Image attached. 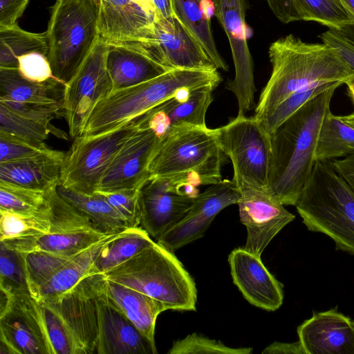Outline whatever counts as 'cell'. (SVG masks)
Masks as SVG:
<instances>
[{
  "label": "cell",
  "mask_w": 354,
  "mask_h": 354,
  "mask_svg": "<svg viewBox=\"0 0 354 354\" xmlns=\"http://www.w3.org/2000/svg\"><path fill=\"white\" fill-rule=\"evenodd\" d=\"M337 86L308 101L270 135L268 190L283 205H295L315 164L322 122Z\"/></svg>",
  "instance_id": "1"
},
{
  "label": "cell",
  "mask_w": 354,
  "mask_h": 354,
  "mask_svg": "<svg viewBox=\"0 0 354 354\" xmlns=\"http://www.w3.org/2000/svg\"><path fill=\"white\" fill-rule=\"evenodd\" d=\"M268 55L272 73L260 94L255 118L295 92L322 82L344 84L354 73L332 46L306 42L292 34L272 42Z\"/></svg>",
  "instance_id": "2"
},
{
  "label": "cell",
  "mask_w": 354,
  "mask_h": 354,
  "mask_svg": "<svg viewBox=\"0 0 354 354\" xmlns=\"http://www.w3.org/2000/svg\"><path fill=\"white\" fill-rule=\"evenodd\" d=\"M217 69H171L147 82L113 91L93 109L81 136L124 126L182 91L216 88L222 80Z\"/></svg>",
  "instance_id": "3"
},
{
  "label": "cell",
  "mask_w": 354,
  "mask_h": 354,
  "mask_svg": "<svg viewBox=\"0 0 354 354\" xmlns=\"http://www.w3.org/2000/svg\"><path fill=\"white\" fill-rule=\"evenodd\" d=\"M295 206L308 230L354 255V192L330 161L315 162Z\"/></svg>",
  "instance_id": "4"
},
{
  "label": "cell",
  "mask_w": 354,
  "mask_h": 354,
  "mask_svg": "<svg viewBox=\"0 0 354 354\" xmlns=\"http://www.w3.org/2000/svg\"><path fill=\"white\" fill-rule=\"evenodd\" d=\"M102 274L158 300L167 310H196L194 281L174 252L155 241Z\"/></svg>",
  "instance_id": "5"
},
{
  "label": "cell",
  "mask_w": 354,
  "mask_h": 354,
  "mask_svg": "<svg viewBox=\"0 0 354 354\" xmlns=\"http://www.w3.org/2000/svg\"><path fill=\"white\" fill-rule=\"evenodd\" d=\"M223 154L215 129L187 127L164 139L150 165L149 178H163L198 187L222 180Z\"/></svg>",
  "instance_id": "6"
},
{
  "label": "cell",
  "mask_w": 354,
  "mask_h": 354,
  "mask_svg": "<svg viewBox=\"0 0 354 354\" xmlns=\"http://www.w3.org/2000/svg\"><path fill=\"white\" fill-rule=\"evenodd\" d=\"M98 3L56 0L46 30L47 57L55 77L65 84L79 70L99 37Z\"/></svg>",
  "instance_id": "7"
},
{
  "label": "cell",
  "mask_w": 354,
  "mask_h": 354,
  "mask_svg": "<svg viewBox=\"0 0 354 354\" xmlns=\"http://www.w3.org/2000/svg\"><path fill=\"white\" fill-rule=\"evenodd\" d=\"M50 226L46 234L0 241L19 254L44 251L73 256L111 235L100 231L81 212L64 199L57 187L47 191Z\"/></svg>",
  "instance_id": "8"
},
{
  "label": "cell",
  "mask_w": 354,
  "mask_h": 354,
  "mask_svg": "<svg viewBox=\"0 0 354 354\" xmlns=\"http://www.w3.org/2000/svg\"><path fill=\"white\" fill-rule=\"evenodd\" d=\"M138 129L133 120L103 133L75 138L65 153L60 185L82 193H93L115 156Z\"/></svg>",
  "instance_id": "9"
},
{
  "label": "cell",
  "mask_w": 354,
  "mask_h": 354,
  "mask_svg": "<svg viewBox=\"0 0 354 354\" xmlns=\"http://www.w3.org/2000/svg\"><path fill=\"white\" fill-rule=\"evenodd\" d=\"M216 131L222 152L232 162V180L268 189L271 158L270 135L254 116L237 115Z\"/></svg>",
  "instance_id": "10"
},
{
  "label": "cell",
  "mask_w": 354,
  "mask_h": 354,
  "mask_svg": "<svg viewBox=\"0 0 354 354\" xmlns=\"http://www.w3.org/2000/svg\"><path fill=\"white\" fill-rule=\"evenodd\" d=\"M107 50L108 42L99 36L79 70L65 84L62 108L73 139L82 135L95 106L112 93Z\"/></svg>",
  "instance_id": "11"
},
{
  "label": "cell",
  "mask_w": 354,
  "mask_h": 354,
  "mask_svg": "<svg viewBox=\"0 0 354 354\" xmlns=\"http://www.w3.org/2000/svg\"><path fill=\"white\" fill-rule=\"evenodd\" d=\"M102 274L88 275L69 290L42 301L59 314L70 335L73 354H96L97 344V295Z\"/></svg>",
  "instance_id": "12"
},
{
  "label": "cell",
  "mask_w": 354,
  "mask_h": 354,
  "mask_svg": "<svg viewBox=\"0 0 354 354\" xmlns=\"http://www.w3.org/2000/svg\"><path fill=\"white\" fill-rule=\"evenodd\" d=\"M212 2L214 13L227 37L235 68V77L227 82L226 88L237 99V115H245L254 106L256 91L253 61L246 35V0H213Z\"/></svg>",
  "instance_id": "13"
},
{
  "label": "cell",
  "mask_w": 354,
  "mask_h": 354,
  "mask_svg": "<svg viewBox=\"0 0 354 354\" xmlns=\"http://www.w3.org/2000/svg\"><path fill=\"white\" fill-rule=\"evenodd\" d=\"M198 194L191 184L149 178L140 190V225L157 240L186 215Z\"/></svg>",
  "instance_id": "14"
},
{
  "label": "cell",
  "mask_w": 354,
  "mask_h": 354,
  "mask_svg": "<svg viewBox=\"0 0 354 354\" xmlns=\"http://www.w3.org/2000/svg\"><path fill=\"white\" fill-rule=\"evenodd\" d=\"M240 193L238 201L241 222L246 227L245 249L260 256L274 236L295 216L267 189L243 181L234 182Z\"/></svg>",
  "instance_id": "15"
},
{
  "label": "cell",
  "mask_w": 354,
  "mask_h": 354,
  "mask_svg": "<svg viewBox=\"0 0 354 354\" xmlns=\"http://www.w3.org/2000/svg\"><path fill=\"white\" fill-rule=\"evenodd\" d=\"M239 191L232 180H222L198 194L186 215L162 234L156 243L174 252L202 237L216 216L223 209L237 204Z\"/></svg>",
  "instance_id": "16"
},
{
  "label": "cell",
  "mask_w": 354,
  "mask_h": 354,
  "mask_svg": "<svg viewBox=\"0 0 354 354\" xmlns=\"http://www.w3.org/2000/svg\"><path fill=\"white\" fill-rule=\"evenodd\" d=\"M214 86L184 90L134 120L139 129L153 131L160 140L187 127H207L205 115Z\"/></svg>",
  "instance_id": "17"
},
{
  "label": "cell",
  "mask_w": 354,
  "mask_h": 354,
  "mask_svg": "<svg viewBox=\"0 0 354 354\" xmlns=\"http://www.w3.org/2000/svg\"><path fill=\"white\" fill-rule=\"evenodd\" d=\"M160 142L153 131L138 129L115 156L95 191L140 189Z\"/></svg>",
  "instance_id": "18"
},
{
  "label": "cell",
  "mask_w": 354,
  "mask_h": 354,
  "mask_svg": "<svg viewBox=\"0 0 354 354\" xmlns=\"http://www.w3.org/2000/svg\"><path fill=\"white\" fill-rule=\"evenodd\" d=\"M146 46L170 69L216 68L201 44L175 16H154L152 38Z\"/></svg>",
  "instance_id": "19"
},
{
  "label": "cell",
  "mask_w": 354,
  "mask_h": 354,
  "mask_svg": "<svg viewBox=\"0 0 354 354\" xmlns=\"http://www.w3.org/2000/svg\"><path fill=\"white\" fill-rule=\"evenodd\" d=\"M8 304L26 322L44 354H73L68 330L50 305L34 299L28 291L11 293L1 290V307Z\"/></svg>",
  "instance_id": "20"
},
{
  "label": "cell",
  "mask_w": 354,
  "mask_h": 354,
  "mask_svg": "<svg viewBox=\"0 0 354 354\" xmlns=\"http://www.w3.org/2000/svg\"><path fill=\"white\" fill-rule=\"evenodd\" d=\"M105 278L97 298L96 354H156L155 343L146 337L109 300Z\"/></svg>",
  "instance_id": "21"
},
{
  "label": "cell",
  "mask_w": 354,
  "mask_h": 354,
  "mask_svg": "<svg viewBox=\"0 0 354 354\" xmlns=\"http://www.w3.org/2000/svg\"><path fill=\"white\" fill-rule=\"evenodd\" d=\"M228 261L234 283L246 300L268 311L281 307L283 285L266 268L260 256L239 248L231 252Z\"/></svg>",
  "instance_id": "22"
},
{
  "label": "cell",
  "mask_w": 354,
  "mask_h": 354,
  "mask_svg": "<svg viewBox=\"0 0 354 354\" xmlns=\"http://www.w3.org/2000/svg\"><path fill=\"white\" fill-rule=\"evenodd\" d=\"M153 17L133 0H99V36L108 43L148 44Z\"/></svg>",
  "instance_id": "23"
},
{
  "label": "cell",
  "mask_w": 354,
  "mask_h": 354,
  "mask_svg": "<svg viewBox=\"0 0 354 354\" xmlns=\"http://www.w3.org/2000/svg\"><path fill=\"white\" fill-rule=\"evenodd\" d=\"M297 334L305 354H354V320L335 309L313 313Z\"/></svg>",
  "instance_id": "24"
},
{
  "label": "cell",
  "mask_w": 354,
  "mask_h": 354,
  "mask_svg": "<svg viewBox=\"0 0 354 354\" xmlns=\"http://www.w3.org/2000/svg\"><path fill=\"white\" fill-rule=\"evenodd\" d=\"M106 67L112 92L142 84L171 70L141 43H108Z\"/></svg>",
  "instance_id": "25"
},
{
  "label": "cell",
  "mask_w": 354,
  "mask_h": 354,
  "mask_svg": "<svg viewBox=\"0 0 354 354\" xmlns=\"http://www.w3.org/2000/svg\"><path fill=\"white\" fill-rule=\"evenodd\" d=\"M64 156V152L53 149L34 158L0 162V180L46 192L60 184Z\"/></svg>",
  "instance_id": "26"
},
{
  "label": "cell",
  "mask_w": 354,
  "mask_h": 354,
  "mask_svg": "<svg viewBox=\"0 0 354 354\" xmlns=\"http://www.w3.org/2000/svg\"><path fill=\"white\" fill-rule=\"evenodd\" d=\"M104 292L112 304L137 329L155 343L156 319L160 313L167 310L165 306L144 293L106 278Z\"/></svg>",
  "instance_id": "27"
},
{
  "label": "cell",
  "mask_w": 354,
  "mask_h": 354,
  "mask_svg": "<svg viewBox=\"0 0 354 354\" xmlns=\"http://www.w3.org/2000/svg\"><path fill=\"white\" fill-rule=\"evenodd\" d=\"M124 231L111 234L73 257L30 295L38 301H46L73 288L82 279L92 274L93 266L102 248Z\"/></svg>",
  "instance_id": "28"
},
{
  "label": "cell",
  "mask_w": 354,
  "mask_h": 354,
  "mask_svg": "<svg viewBox=\"0 0 354 354\" xmlns=\"http://www.w3.org/2000/svg\"><path fill=\"white\" fill-rule=\"evenodd\" d=\"M65 84L57 78L37 82L17 68H0V99L43 104H62Z\"/></svg>",
  "instance_id": "29"
},
{
  "label": "cell",
  "mask_w": 354,
  "mask_h": 354,
  "mask_svg": "<svg viewBox=\"0 0 354 354\" xmlns=\"http://www.w3.org/2000/svg\"><path fill=\"white\" fill-rule=\"evenodd\" d=\"M205 0H172L174 16L203 47L214 65L228 71V65L219 53L212 30Z\"/></svg>",
  "instance_id": "30"
},
{
  "label": "cell",
  "mask_w": 354,
  "mask_h": 354,
  "mask_svg": "<svg viewBox=\"0 0 354 354\" xmlns=\"http://www.w3.org/2000/svg\"><path fill=\"white\" fill-rule=\"evenodd\" d=\"M57 192L104 234H113L130 228L124 218L98 192L82 193L60 184Z\"/></svg>",
  "instance_id": "31"
},
{
  "label": "cell",
  "mask_w": 354,
  "mask_h": 354,
  "mask_svg": "<svg viewBox=\"0 0 354 354\" xmlns=\"http://www.w3.org/2000/svg\"><path fill=\"white\" fill-rule=\"evenodd\" d=\"M0 343L1 354H44L26 322L8 304L1 308Z\"/></svg>",
  "instance_id": "32"
},
{
  "label": "cell",
  "mask_w": 354,
  "mask_h": 354,
  "mask_svg": "<svg viewBox=\"0 0 354 354\" xmlns=\"http://www.w3.org/2000/svg\"><path fill=\"white\" fill-rule=\"evenodd\" d=\"M354 153V128L330 111L325 115L319 132L315 162H327Z\"/></svg>",
  "instance_id": "33"
},
{
  "label": "cell",
  "mask_w": 354,
  "mask_h": 354,
  "mask_svg": "<svg viewBox=\"0 0 354 354\" xmlns=\"http://www.w3.org/2000/svg\"><path fill=\"white\" fill-rule=\"evenodd\" d=\"M153 242L140 226L125 230L102 248L93 266L92 274H103L119 266Z\"/></svg>",
  "instance_id": "34"
},
{
  "label": "cell",
  "mask_w": 354,
  "mask_h": 354,
  "mask_svg": "<svg viewBox=\"0 0 354 354\" xmlns=\"http://www.w3.org/2000/svg\"><path fill=\"white\" fill-rule=\"evenodd\" d=\"M48 55L46 31L33 33L18 25L0 30V68H17L18 58L30 53Z\"/></svg>",
  "instance_id": "35"
},
{
  "label": "cell",
  "mask_w": 354,
  "mask_h": 354,
  "mask_svg": "<svg viewBox=\"0 0 354 354\" xmlns=\"http://www.w3.org/2000/svg\"><path fill=\"white\" fill-rule=\"evenodd\" d=\"M0 209L28 216L48 214L50 203L47 191L0 180Z\"/></svg>",
  "instance_id": "36"
},
{
  "label": "cell",
  "mask_w": 354,
  "mask_h": 354,
  "mask_svg": "<svg viewBox=\"0 0 354 354\" xmlns=\"http://www.w3.org/2000/svg\"><path fill=\"white\" fill-rule=\"evenodd\" d=\"M301 21H315L344 31L354 26V17L342 0H295Z\"/></svg>",
  "instance_id": "37"
},
{
  "label": "cell",
  "mask_w": 354,
  "mask_h": 354,
  "mask_svg": "<svg viewBox=\"0 0 354 354\" xmlns=\"http://www.w3.org/2000/svg\"><path fill=\"white\" fill-rule=\"evenodd\" d=\"M0 132L35 142H44L50 134L68 140V136L51 124L25 118L0 103Z\"/></svg>",
  "instance_id": "38"
},
{
  "label": "cell",
  "mask_w": 354,
  "mask_h": 354,
  "mask_svg": "<svg viewBox=\"0 0 354 354\" xmlns=\"http://www.w3.org/2000/svg\"><path fill=\"white\" fill-rule=\"evenodd\" d=\"M342 84L341 82H322L299 91L289 95L259 117L254 118L263 129L270 135L277 127L308 101L322 92L334 86L339 87Z\"/></svg>",
  "instance_id": "39"
},
{
  "label": "cell",
  "mask_w": 354,
  "mask_h": 354,
  "mask_svg": "<svg viewBox=\"0 0 354 354\" xmlns=\"http://www.w3.org/2000/svg\"><path fill=\"white\" fill-rule=\"evenodd\" d=\"M19 254L21 257L30 294L50 279L66 263L75 256H66L44 251H35Z\"/></svg>",
  "instance_id": "40"
},
{
  "label": "cell",
  "mask_w": 354,
  "mask_h": 354,
  "mask_svg": "<svg viewBox=\"0 0 354 354\" xmlns=\"http://www.w3.org/2000/svg\"><path fill=\"white\" fill-rule=\"evenodd\" d=\"M0 241L46 234L50 226V212L39 216L0 209Z\"/></svg>",
  "instance_id": "41"
},
{
  "label": "cell",
  "mask_w": 354,
  "mask_h": 354,
  "mask_svg": "<svg viewBox=\"0 0 354 354\" xmlns=\"http://www.w3.org/2000/svg\"><path fill=\"white\" fill-rule=\"evenodd\" d=\"M251 348H232L197 333L176 340L168 354H250Z\"/></svg>",
  "instance_id": "42"
},
{
  "label": "cell",
  "mask_w": 354,
  "mask_h": 354,
  "mask_svg": "<svg viewBox=\"0 0 354 354\" xmlns=\"http://www.w3.org/2000/svg\"><path fill=\"white\" fill-rule=\"evenodd\" d=\"M0 245V289L11 293L28 291L21 255Z\"/></svg>",
  "instance_id": "43"
},
{
  "label": "cell",
  "mask_w": 354,
  "mask_h": 354,
  "mask_svg": "<svg viewBox=\"0 0 354 354\" xmlns=\"http://www.w3.org/2000/svg\"><path fill=\"white\" fill-rule=\"evenodd\" d=\"M45 142H35L0 132V162L34 158L51 151Z\"/></svg>",
  "instance_id": "44"
},
{
  "label": "cell",
  "mask_w": 354,
  "mask_h": 354,
  "mask_svg": "<svg viewBox=\"0 0 354 354\" xmlns=\"http://www.w3.org/2000/svg\"><path fill=\"white\" fill-rule=\"evenodd\" d=\"M140 189L95 191L124 218L129 227H139L140 213L139 196Z\"/></svg>",
  "instance_id": "45"
},
{
  "label": "cell",
  "mask_w": 354,
  "mask_h": 354,
  "mask_svg": "<svg viewBox=\"0 0 354 354\" xmlns=\"http://www.w3.org/2000/svg\"><path fill=\"white\" fill-rule=\"evenodd\" d=\"M0 103L25 118L45 124H51V120L64 115L62 104L26 103L8 99H0Z\"/></svg>",
  "instance_id": "46"
},
{
  "label": "cell",
  "mask_w": 354,
  "mask_h": 354,
  "mask_svg": "<svg viewBox=\"0 0 354 354\" xmlns=\"http://www.w3.org/2000/svg\"><path fill=\"white\" fill-rule=\"evenodd\" d=\"M18 69L29 80L44 82L54 77L46 55L39 53H30L18 58Z\"/></svg>",
  "instance_id": "47"
},
{
  "label": "cell",
  "mask_w": 354,
  "mask_h": 354,
  "mask_svg": "<svg viewBox=\"0 0 354 354\" xmlns=\"http://www.w3.org/2000/svg\"><path fill=\"white\" fill-rule=\"evenodd\" d=\"M319 37L323 43L332 46L354 72V37L335 29H328Z\"/></svg>",
  "instance_id": "48"
},
{
  "label": "cell",
  "mask_w": 354,
  "mask_h": 354,
  "mask_svg": "<svg viewBox=\"0 0 354 354\" xmlns=\"http://www.w3.org/2000/svg\"><path fill=\"white\" fill-rule=\"evenodd\" d=\"M29 0H0V30L17 25Z\"/></svg>",
  "instance_id": "49"
},
{
  "label": "cell",
  "mask_w": 354,
  "mask_h": 354,
  "mask_svg": "<svg viewBox=\"0 0 354 354\" xmlns=\"http://www.w3.org/2000/svg\"><path fill=\"white\" fill-rule=\"evenodd\" d=\"M275 17L282 23L301 21L295 0H266Z\"/></svg>",
  "instance_id": "50"
},
{
  "label": "cell",
  "mask_w": 354,
  "mask_h": 354,
  "mask_svg": "<svg viewBox=\"0 0 354 354\" xmlns=\"http://www.w3.org/2000/svg\"><path fill=\"white\" fill-rule=\"evenodd\" d=\"M330 162L354 192V153L342 159L332 160Z\"/></svg>",
  "instance_id": "51"
},
{
  "label": "cell",
  "mask_w": 354,
  "mask_h": 354,
  "mask_svg": "<svg viewBox=\"0 0 354 354\" xmlns=\"http://www.w3.org/2000/svg\"><path fill=\"white\" fill-rule=\"evenodd\" d=\"M263 354H305L300 342L282 343L274 342L266 347Z\"/></svg>",
  "instance_id": "52"
},
{
  "label": "cell",
  "mask_w": 354,
  "mask_h": 354,
  "mask_svg": "<svg viewBox=\"0 0 354 354\" xmlns=\"http://www.w3.org/2000/svg\"><path fill=\"white\" fill-rule=\"evenodd\" d=\"M156 12L154 16L169 18L174 16L172 0H153Z\"/></svg>",
  "instance_id": "53"
},
{
  "label": "cell",
  "mask_w": 354,
  "mask_h": 354,
  "mask_svg": "<svg viewBox=\"0 0 354 354\" xmlns=\"http://www.w3.org/2000/svg\"><path fill=\"white\" fill-rule=\"evenodd\" d=\"M342 3L346 8V9L349 11V12L354 17V0H342ZM346 34L354 37V26L350 27L346 30L342 31Z\"/></svg>",
  "instance_id": "54"
},
{
  "label": "cell",
  "mask_w": 354,
  "mask_h": 354,
  "mask_svg": "<svg viewBox=\"0 0 354 354\" xmlns=\"http://www.w3.org/2000/svg\"><path fill=\"white\" fill-rule=\"evenodd\" d=\"M142 6L149 14L154 17L156 8L153 0H133Z\"/></svg>",
  "instance_id": "55"
},
{
  "label": "cell",
  "mask_w": 354,
  "mask_h": 354,
  "mask_svg": "<svg viewBox=\"0 0 354 354\" xmlns=\"http://www.w3.org/2000/svg\"><path fill=\"white\" fill-rule=\"evenodd\" d=\"M344 84L347 86L348 95L353 104V112L351 114L354 115V73L346 79Z\"/></svg>",
  "instance_id": "56"
},
{
  "label": "cell",
  "mask_w": 354,
  "mask_h": 354,
  "mask_svg": "<svg viewBox=\"0 0 354 354\" xmlns=\"http://www.w3.org/2000/svg\"><path fill=\"white\" fill-rule=\"evenodd\" d=\"M341 118L346 123L354 128V115L350 114L345 116H341Z\"/></svg>",
  "instance_id": "57"
},
{
  "label": "cell",
  "mask_w": 354,
  "mask_h": 354,
  "mask_svg": "<svg viewBox=\"0 0 354 354\" xmlns=\"http://www.w3.org/2000/svg\"><path fill=\"white\" fill-rule=\"evenodd\" d=\"M95 1H96L97 3H98V1H99V0H95Z\"/></svg>",
  "instance_id": "58"
},
{
  "label": "cell",
  "mask_w": 354,
  "mask_h": 354,
  "mask_svg": "<svg viewBox=\"0 0 354 354\" xmlns=\"http://www.w3.org/2000/svg\"><path fill=\"white\" fill-rule=\"evenodd\" d=\"M213 1V0H212Z\"/></svg>",
  "instance_id": "59"
}]
</instances>
